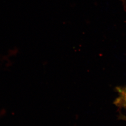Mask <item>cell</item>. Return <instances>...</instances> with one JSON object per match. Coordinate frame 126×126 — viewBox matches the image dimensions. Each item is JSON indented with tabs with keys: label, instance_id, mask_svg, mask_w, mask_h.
I'll use <instances>...</instances> for the list:
<instances>
[{
	"label": "cell",
	"instance_id": "1",
	"mask_svg": "<svg viewBox=\"0 0 126 126\" xmlns=\"http://www.w3.org/2000/svg\"><path fill=\"white\" fill-rule=\"evenodd\" d=\"M119 95L115 101V103L119 107L126 108V87L118 88Z\"/></svg>",
	"mask_w": 126,
	"mask_h": 126
},
{
	"label": "cell",
	"instance_id": "2",
	"mask_svg": "<svg viewBox=\"0 0 126 126\" xmlns=\"http://www.w3.org/2000/svg\"><path fill=\"white\" fill-rule=\"evenodd\" d=\"M122 2L124 8L126 9V0H122Z\"/></svg>",
	"mask_w": 126,
	"mask_h": 126
}]
</instances>
